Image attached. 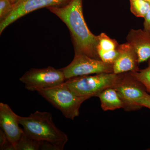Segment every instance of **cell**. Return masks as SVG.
Instances as JSON below:
<instances>
[{
  "mask_svg": "<svg viewBox=\"0 0 150 150\" xmlns=\"http://www.w3.org/2000/svg\"><path fill=\"white\" fill-rule=\"evenodd\" d=\"M19 116L8 105L2 102L0 103L1 129L15 147L24 133L23 129L19 126Z\"/></svg>",
  "mask_w": 150,
  "mask_h": 150,
  "instance_id": "cell-9",
  "label": "cell"
},
{
  "mask_svg": "<svg viewBox=\"0 0 150 150\" xmlns=\"http://www.w3.org/2000/svg\"><path fill=\"white\" fill-rule=\"evenodd\" d=\"M19 121L25 134L30 138L50 142L57 150H64L68 137L56 127L50 112L36 110L28 117L19 116Z\"/></svg>",
  "mask_w": 150,
  "mask_h": 150,
  "instance_id": "cell-2",
  "label": "cell"
},
{
  "mask_svg": "<svg viewBox=\"0 0 150 150\" xmlns=\"http://www.w3.org/2000/svg\"><path fill=\"white\" fill-rule=\"evenodd\" d=\"M13 8V5L10 0H0V22L11 14Z\"/></svg>",
  "mask_w": 150,
  "mask_h": 150,
  "instance_id": "cell-18",
  "label": "cell"
},
{
  "mask_svg": "<svg viewBox=\"0 0 150 150\" xmlns=\"http://www.w3.org/2000/svg\"><path fill=\"white\" fill-rule=\"evenodd\" d=\"M118 78L114 88L117 91L124 105L126 111L139 109L142 106L136 103L137 100L148 93L144 86L132 74L131 72L118 74Z\"/></svg>",
  "mask_w": 150,
  "mask_h": 150,
  "instance_id": "cell-5",
  "label": "cell"
},
{
  "mask_svg": "<svg viewBox=\"0 0 150 150\" xmlns=\"http://www.w3.org/2000/svg\"><path fill=\"white\" fill-rule=\"evenodd\" d=\"M98 97L100 100L101 108L104 111L124 108V103L114 88H106Z\"/></svg>",
  "mask_w": 150,
  "mask_h": 150,
  "instance_id": "cell-12",
  "label": "cell"
},
{
  "mask_svg": "<svg viewBox=\"0 0 150 150\" xmlns=\"http://www.w3.org/2000/svg\"><path fill=\"white\" fill-rule=\"evenodd\" d=\"M148 67L137 72H131L132 74L145 86L146 89L150 87V58L148 60Z\"/></svg>",
  "mask_w": 150,
  "mask_h": 150,
  "instance_id": "cell-16",
  "label": "cell"
},
{
  "mask_svg": "<svg viewBox=\"0 0 150 150\" xmlns=\"http://www.w3.org/2000/svg\"><path fill=\"white\" fill-rule=\"evenodd\" d=\"M0 149L15 150V147L8 139L6 135L2 130H0Z\"/></svg>",
  "mask_w": 150,
  "mask_h": 150,
  "instance_id": "cell-19",
  "label": "cell"
},
{
  "mask_svg": "<svg viewBox=\"0 0 150 150\" xmlns=\"http://www.w3.org/2000/svg\"><path fill=\"white\" fill-rule=\"evenodd\" d=\"M136 103L142 107L147 108L150 109V95L147 93L142 98L137 100Z\"/></svg>",
  "mask_w": 150,
  "mask_h": 150,
  "instance_id": "cell-20",
  "label": "cell"
},
{
  "mask_svg": "<svg viewBox=\"0 0 150 150\" xmlns=\"http://www.w3.org/2000/svg\"><path fill=\"white\" fill-rule=\"evenodd\" d=\"M10 1L11 3L12 4L14 5L16 4V3H17L19 0H10Z\"/></svg>",
  "mask_w": 150,
  "mask_h": 150,
  "instance_id": "cell-23",
  "label": "cell"
},
{
  "mask_svg": "<svg viewBox=\"0 0 150 150\" xmlns=\"http://www.w3.org/2000/svg\"><path fill=\"white\" fill-rule=\"evenodd\" d=\"M130 10L135 16L144 18L150 8V4L144 0H129Z\"/></svg>",
  "mask_w": 150,
  "mask_h": 150,
  "instance_id": "cell-15",
  "label": "cell"
},
{
  "mask_svg": "<svg viewBox=\"0 0 150 150\" xmlns=\"http://www.w3.org/2000/svg\"><path fill=\"white\" fill-rule=\"evenodd\" d=\"M66 80L62 69H56L51 67L40 69L33 68L20 79V81L24 84L25 88L32 91H36L38 89L54 87Z\"/></svg>",
  "mask_w": 150,
  "mask_h": 150,
  "instance_id": "cell-6",
  "label": "cell"
},
{
  "mask_svg": "<svg viewBox=\"0 0 150 150\" xmlns=\"http://www.w3.org/2000/svg\"><path fill=\"white\" fill-rule=\"evenodd\" d=\"M66 79L101 73H113V65L90 58L86 55L75 54L71 63L62 69Z\"/></svg>",
  "mask_w": 150,
  "mask_h": 150,
  "instance_id": "cell-7",
  "label": "cell"
},
{
  "mask_svg": "<svg viewBox=\"0 0 150 150\" xmlns=\"http://www.w3.org/2000/svg\"><path fill=\"white\" fill-rule=\"evenodd\" d=\"M119 55L113 64V73L118 74L139 71V63L137 53L128 42L119 44Z\"/></svg>",
  "mask_w": 150,
  "mask_h": 150,
  "instance_id": "cell-10",
  "label": "cell"
},
{
  "mask_svg": "<svg viewBox=\"0 0 150 150\" xmlns=\"http://www.w3.org/2000/svg\"><path fill=\"white\" fill-rule=\"evenodd\" d=\"M100 60L104 63L113 65L119 55L118 49L109 51H98Z\"/></svg>",
  "mask_w": 150,
  "mask_h": 150,
  "instance_id": "cell-17",
  "label": "cell"
},
{
  "mask_svg": "<svg viewBox=\"0 0 150 150\" xmlns=\"http://www.w3.org/2000/svg\"><path fill=\"white\" fill-rule=\"evenodd\" d=\"M39 150H58L52 144L46 141H41Z\"/></svg>",
  "mask_w": 150,
  "mask_h": 150,
  "instance_id": "cell-21",
  "label": "cell"
},
{
  "mask_svg": "<svg viewBox=\"0 0 150 150\" xmlns=\"http://www.w3.org/2000/svg\"><path fill=\"white\" fill-rule=\"evenodd\" d=\"M98 37V51H109L118 49L119 43L115 39H112L107 34L102 33Z\"/></svg>",
  "mask_w": 150,
  "mask_h": 150,
  "instance_id": "cell-14",
  "label": "cell"
},
{
  "mask_svg": "<svg viewBox=\"0 0 150 150\" xmlns=\"http://www.w3.org/2000/svg\"><path fill=\"white\" fill-rule=\"evenodd\" d=\"M35 91L60 110L65 118L71 120L79 116L81 105L88 99L76 95L65 82L54 87L38 89Z\"/></svg>",
  "mask_w": 150,
  "mask_h": 150,
  "instance_id": "cell-3",
  "label": "cell"
},
{
  "mask_svg": "<svg viewBox=\"0 0 150 150\" xmlns=\"http://www.w3.org/2000/svg\"><path fill=\"white\" fill-rule=\"evenodd\" d=\"M144 18V29L150 32V8Z\"/></svg>",
  "mask_w": 150,
  "mask_h": 150,
  "instance_id": "cell-22",
  "label": "cell"
},
{
  "mask_svg": "<svg viewBox=\"0 0 150 150\" xmlns=\"http://www.w3.org/2000/svg\"><path fill=\"white\" fill-rule=\"evenodd\" d=\"M71 0H19L13 5L11 14L0 22V34L6 28L22 17L39 9L50 7L64 6Z\"/></svg>",
  "mask_w": 150,
  "mask_h": 150,
  "instance_id": "cell-8",
  "label": "cell"
},
{
  "mask_svg": "<svg viewBox=\"0 0 150 150\" xmlns=\"http://www.w3.org/2000/svg\"><path fill=\"white\" fill-rule=\"evenodd\" d=\"M144 1L149 3V4H150V0H144Z\"/></svg>",
  "mask_w": 150,
  "mask_h": 150,
  "instance_id": "cell-25",
  "label": "cell"
},
{
  "mask_svg": "<svg viewBox=\"0 0 150 150\" xmlns=\"http://www.w3.org/2000/svg\"><path fill=\"white\" fill-rule=\"evenodd\" d=\"M126 39L136 51L139 64L150 59V32L144 29H132Z\"/></svg>",
  "mask_w": 150,
  "mask_h": 150,
  "instance_id": "cell-11",
  "label": "cell"
},
{
  "mask_svg": "<svg viewBox=\"0 0 150 150\" xmlns=\"http://www.w3.org/2000/svg\"><path fill=\"white\" fill-rule=\"evenodd\" d=\"M118 78V75L114 73H101L71 78L65 82L76 95L88 99L98 97L106 88L114 87Z\"/></svg>",
  "mask_w": 150,
  "mask_h": 150,
  "instance_id": "cell-4",
  "label": "cell"
},
{
  "mask_svg": "<svg viewBox=\"0 0 150 150\" xmlns=\"http://www.w3.org/2000/svg\"><path fill=\"white\" fill-rule=\"evenodd\" d=\"M41 141L34 139L24 133L15 145V150H38Z\"/></svg>",
  "mask_w": 150,
  "mask_h": 150,
  "instance_id": "cell-13",
  "label": "cell"
},
{
  "mask_svg": "<svg viewBox=\"0 0 150 150\" xmlns=\"http://www.w3.org/2000/svg\"><path fill=\"white\" fill-rule=\"evenodd\" d=\"M147 91L149 93H150V87L149 88L146 89Z\"/></svg>",
  "mask_w": 150,
  "mask_h": 150,
  "instance_id": "cell-24",
  "label": "cell"
},
{
  "mask_svg": "<svg viewBox=\"0 0 150 150\" xmlns=\"http://www.w3.org/2000/svg\"><path fill=\"white\" fill-rule=\"evenodd\" d=\"M47 8L58 16L69 30L75 54H84L100 60L97 51L98 37L90 31L86 23L83 0H71L64 6Z\"/></svg>",
  "mask_w": 150,
  "mask_h": 150,
  "instance_id": "cell-1",
  "label": "cell"
}]
</instances>
